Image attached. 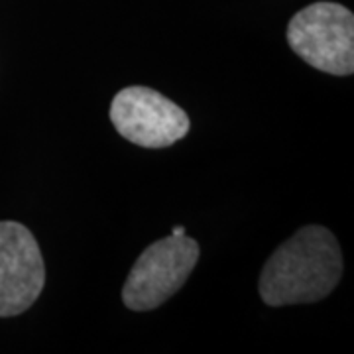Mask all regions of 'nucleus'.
<instances>
[{"instance_id":"5","label":"nucleus","mask_w":354,"mask_h":354,"mask_svg":"<svg viewBox=\"0 0 354 354\" xmlns=\"http://www.w3.org/2000/svg\"><path fill=\"white\" fill-rule=\"evenodd\" d=\"M46 283V264L34 234L16 221H0V317L24 313Z\"/></svg>"},{"instance_id":"4","label":"nucleus","mask_w":354,"mask_h":354,"mask_svg":"<svg viewBox=\"0 0 354 354\" xmlns=\"http://www.w3.org/2000/svg\"><path fill=\"white\" fill-rule=\"evenodd\" d=\"M111 122L128 142L142 148L174 146L189 132L187 113L150 87H127L111 102Z\"/></svg>"},{"instance_id":"2","label":"nucleus","mask_w":354,"mask_h":354,"mask_svg":"<svg viewBox=\"0 0 354 354\" xmlns=\"http://www.w3.org/2000/svg\"><path fill=\"white\" fill-rule=\"evenodd\" d=\"M288 44L305 64L323 73L346 77L354 71V16L337 2H313L288 26Z\"/></svg>"},{"instance_id":"6","label":"nucleus","mask_w":354,"mask_h":354,"mask_svg":"<svg viewBox=\"0 0 354 354\" xmlns=\"http://www.w3.org/2000/svg\"><path fill=\"white\" fill-rule=\"evenodd\" d=\"M171 234H176V236H183L185 234V228L183 227H176L174 230H171Z\"/></svg>"},{"instance_id":"1","label":"nucleus","mask_w":354,"mask_h":354,"mask_svg":"<svg viewBox=\"0 0 354 354\" xmlns=\"http://www.w3.org/2000/svg\"><path fill=\"white\" fill-rule=\"evenodd\" d=\"M342 252L329 228L297 230L268 258L260 274V297L270 307L315 304L337 288Z\"/></svg>"},{"instance_id":"3","label":"nucleus","mask_w":354,"mask_h":354,"mask_svg":"<svg viewBox=\"0 0 354 354\" xmlns=\"http://www.w3.org/2000/svg\"><path fill=\"white\" fill-rule=\"evenodd\" d=\"M199 244L189 236H167L140 254L122 288L132 311H150L165 304L187 281L199 260Z\"/></svg>"}]
</instances>
